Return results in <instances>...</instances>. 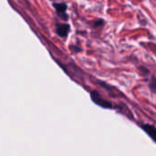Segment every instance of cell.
Instances as JSON below:
<instances>
[{
	"label": "cell",
	"mask_w": 156,
	"mask_h": 156,
	"mask_svg": "<svg viewBox=\"0 0 156 156\" xmlns=\"http://www.w3.org/2000/svg\"><path fill=\"white\" fill-rule=\"evenodd\" d=\"M90 98H91L92 101H93L95 104H97L98 106H100V107H101V108H103V109L112 110V109L113 108L112 104L110 101L104 100V99L101 96V94H100L98 91H96V90H93V91L90 92Z\"/></svg>",
	"instance_id": "1"
},
{
	"label": "cell",
	"mask_w": 156,
	"mask_h": 156,
	"mask_svg": "<svg viewBox=\"0 0 156 156\" xmlns=\"http://www.w3.org/2000/svg\"><path fill=\"white\" fill-rule=\"evenodd\" d=\"M53 6L55 7V9L57 10L58 16L64 20L67 21L69 19V16L66 14V11L68 9V5L65 3H54Z\"/></svg>",
	"instance_id": "2"
},
{
	"label": "cell",
	"mask_w": 156,
	"mask_h": 156,
	"mask_svg": "<svg viewBox=\"0 0 156 156\" xmlns=\"http://www.w3.org/2000/svg\"><path fill=\"white\" fill-rule=\"evenodd\" d=\"M69 24H58L56 27V33L61 37H66L69 32Z\"/></svg>",
	"instance_id": "3"
},
{
	"label": "cell",
	"mask_w": 156,
	"mask_h": 156,
	"mask_svg": "<svg viewBox=\"0 0 156 156\" xmlns=\"http://www.w3.org/2000/svg\"><path fill=\"white\" fill-rule=\"evenodd\" d=\"M141 128L151 137V139L155 142V135H156V129L154 125L151 124H143Z\"/></svg>",
	"instance_id": "4"
},
{
	"label": "cell",
	"mask_w": 156,
	"mask_h": 156,
	"mask_svg": "<svg viewBox=\"0 0 156 156\" xmlns=\"http://www.w3.org/2000/svg\"><path fill=\"white\" fill-rule=\"evenodd\" d=\"M150 88L153 90V92H155V78L154 77H153L152 79V81L150 83Z\"/></svg>",
	"instance_id": "5"
},
{
	"label": "cell",
	"mask_w": 156,
	"mask_h": 156,
	"mask_svg": "<svg viewBox=\"0 0 156 156\" xmlns=\"http://www.w3.org/2000/svg\"><path fill=\"white\" fill-rule=\"evenodd\" d=\"M104 25V20L103 19H100V20H97L95 23H94V27H101V26H103Z\"/></svg>",
	"instance_id": "6"
}]
</instances>
